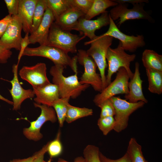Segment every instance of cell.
Wrapping results in <instances>:
<instances>
[{
	"instance_id": "obj_1",
	"label": "cell",
	"mask_w": 162,
	"mask_h": 162,
	"mask_svg": "<svg viewBox=\"0 0 162 162\" xmlns=\"http://www.w3.org/2000/svg\"><path fill=\"white\" fill-rule=\"evenodd\" d=\"M65 68L56 65L51 67L50 73L52 76V83L58 86L60 98L75 99L90 85L80 82L78 79L77 72L75 73L74 75L64 76L63 73Z\"/></svg>"
},
{
	"instance_id": "obj_2",
	"label": "cell",
	"mask_w": 162,
	"mask_h": 162,
	"mask_svg": "<svg viewBox=\"0 0 162 162\" xmlns=\"http://www.w3.org/2000/svg\"><path fill=\"white\" fill-rule=\"evenodd\" d=\"M40 56L47 58L54 65L70 67L74 73L77 72V56L71 58L68 53L56 47L48 45H43L34 48L27 47L23 56Z\"/></svg>"
},
{
	"instance_id": "obj_3",
	"label": "cell",
	"mask_w": 162,
	"mask_h": 162,
	"mask_svg": "<svg viewBox=\"0 0 162 162\" xmlns=\"http://www.w3.org/2000/svg\"><path fill=\"white\" fill-rule=\"evenodd\" d=\"M113 38L101 35L97 36L94 39L84 43L85 45L91 44L86 51L87 54L94 61L99 70L103 86V89L106 86L105 70L107 67L106 58L108 48L112 45Z\"/></svg>"
},
{
	"instance_id": "obj_4",
	"label": "cell",
	"mask_w": 162,
	"mask_h": 162,
	"mask_svg": "<svg viewBox=\"0 0 162 162\" xmlns=\"http://www.w3.org/2000/svg\"><path fill=\"white\" fill-rule=\"evenodd\" d=\"M136 57L135 54H127L122 47L120 42L116 48H108L106 56L108 64L107 73L106 76V86L111 82L112 75L121 68L126 69L130 79L132 78L134 73L130 69V64L134 61Z\"/></svg>"
},
{
	"instance_id": "obj_5",
	"label": "cell",
	"mask_w": 162,
	"mask_h": 162,
	"mask_svg": "<svg viewBox=\"0 0 162 162\" xmlns=\"http://www.w3.org/2000/svg\"><path fill=\"white\" fill-rule=\"evenodd\" d=\"M86 37L63 30L54 22L50 28L46 45L57 47L68 53H76L77 52V44Z\"/></svg>"
},
{
	"instance_id": "obj_6",
	"label": "cell",
	"mask_w": 162,
	"mask_h": 162,
	"mask_svg": "<svg viewBox=\"0 0 162 162\" xmlns=\"http://www.w3.org/2000/svg\"><path fill=\"white\" fill-rule=\"evenodd\" d=\"M76 56L77 62L84 68L80 82L91 85L95 91L100 92L103 89V83L100 74L96 72L97 66L94 61L86 51L82 49L78 50Z\"/></svg>"
},
{
	"instance_id": "obj_7",
	"label": "cell",
	"mask_w": 162,
	"mask_h": 162,
	"mask_svg": "<svg viewBox=\"0 0 162 162\" xmlns=\"http://www.w3.org/2000/svg\"><path fill=\"white\" fill-rule=\"evenodd\" d=\"M115 109V125L113 130L120 132L125 129L128 125L130 115L134 111L143 106L145 103L140 101L131 103L119 97L110 98Z\"/></svg>"
},
{
	"instance_id": "obj_8",
	"label": "cell",
	"mask_w": 162,
	"mask_h": 162,
	"mask_svg": "<svg viewBox=\"0 0 162 162\" xmlns=\"http://www.w3.org/2000/svg\"><path fill=\"white\" fill-rule=\"evenodd\" d=\"M130 77L126 69L120 68L114 80L104 88L100 93L95 95L93 100L95 104L98 106L104 101L118 94H128V87Z\"/></svg>"
},
{
	"instance_id": "obj_9",
	"label": "cell",
	"mask_w": 162,
	"mask_h": 162,
	"mask_svg": "<svg viewBox=\"0 0 162 162\" xmlns=\"http://www.w3.org/2000/svg\"><path fill=\"white\" fill-rule=\"evenodd\" d=\"M34 105L35 107L40 109L41 113L36 120L30 122V126L29 127L23 129V133L28 139L38 141L43 137V134L40 132L43 125L49 121L55 123L56 122L57 118L55 111L52 107L38 104L35 102Z\"/></svg>"
},
{
	"instance_id": "obj_10",
	"label": "cell",
	"mask_w": 162,
	"mask_h": 162,
	"mask_svg": "<svg viewBox=\"0 0 162 162\" xmlns=\"http://www.w3.org/2000/svg\"><path fill=\"white\" fill-rule=\"evenodd\" d=\"M144 4L133 5V8L130 9L128 8L127 3L118 4L110 10L109 15L114 21L119 20V27L128 20L144 19L152 21V18L143 8Z\"/></svg>"
},
{
	"instance_id": "obj_11",
	"label": "cell",
	"mask_w": 162,
	"mask_h": 162,
	"mask_svg": "<svg viewBox=\"0 0 162 162\" xmlns=\"http://www.w3.org/2000/svg\"><path fill=\"white\" fill-rule=\"evenodd\" d=\"M110 16V23L108 30L101 34L103 36H108L119 40L122 47L125 51L134 52L138 48L145 45L144 36L142 35L136 36L129 35L124 34L118 29Z\"/></svg>"
},
{
	"instance_id": "obj_12",
	"label": "cell",
	"mask_w": 162,
	"mask_h": 162,
	"mask_svg": "<svg viewBox=\"0 0 162 162\" xmlns=\"http://www.w3.org/2000/svg\"><path fill=\"white\" fill-rule=\"evenodd\" d=\"M46 69L45 63H38L32 66H23L19 74L22 79L35 88L50 82L47 76Z\"/></svg>"
},
{
	"instance_id": "obj_13",
	"label": "cell",
	"mask_w": 162,
	"mask_h": 162,
	"mask_svg": "<svg viewBox=\"0 0 162 162\" xmlns=\"http://www.w3.org/2000/svg\"><path fill=\"white\" fill-rule=\"evenodd\" d=\"M110 23L109 14L106 11L95 20H87L84 16L80 17L73 30L79 32L80 35L87 37L92 40L97 36L95 34L96 31Z\"/></svg>"
},
{
	"instance_id": "obj_14",
	"label": "cell",
	"mask_w": 162,
	"mask_h": 162,
	"mask_svg": "<svg viewBox=\"0 0 162 162\" xmlns=\"http://www.w3.org/2000/svg\"><path fill=\"white\" fill-rule=\"evenodd\" d=\"M12 17L11 21L0 39V45L8 50L14 48L20 51L22 38L21 36L22 24L17 15L12 16Z\"/></svg>"
},
{
	"instance_id": "obj_15",
	"label": "cell",
	"mask_w": 162,
	"mask_h": 162,
	"mask_svg": "<svg viewBox=\"0 0 162 162\" xmlns=\"http://www.w3.org/2000/svg\"><path fill=\"white\" fill-rule=\"evenodd\" d=\"M18 66L17 64H14L12 66L14 77L10 81L12 87L9 90L13 100V110L16 111L20 109L21 105L24 100L27 99L33 98L35 96L33 90L25 89L20 84L18 76Z\"/></svg>"
},
{
	"instance_id": "obj_16",
	"label": "cell",
	"mask_w": 162,
	"mask_h": 162,
	"mask_svg": "<svg viewBox=\"0 0 162 162\" xmlns=\"http://www.w3.org/2000/svg\"><path fill=\"white\" fill-rule=\"evenodd\" d=\"M55 20L51 11L47 8L43 19L38 27L29 36L31 44L38 43L40 45H46L50 28Z\"/></svg>"
},
{
	"instance_id": "obj_17",
	"label": "cell",
	"mask_w": 162,
	"mask_h": 162,
	"mask_svg": "<svg viewBox=\"0 0 162 162\" xmlns=\"http://www.w3.org/2000/svg\"><path fill=\"white\" fill-rule=\"evenodd\" d=\"M142 82L140 77V64L136 62L135 63V71L133 76L128 83V93L125 95L124 98L126 100L133 103L140 101L143 102L145 104L148 102L143 93Z\"/></svg>"
},
{
	"instance_id": "obj_18",
	"label": "cell",
	"mask_w": 162,
	"mask_h": 162,
	"mask_svg": "<svg viewBox=\"0 0 162 162\" xmlns=\"http://www.w3.org/2000/svg\"><path fill=\"white\" fill-rule=\"evenodd\" d=\"M33 90L36 97L35 103L52 106L54 102L60 98L58 86L50 82L35 88Z\"/></svg>"
},
{
	"instance_id": "obj_19",
	"label": "cell",
	"mask_w": 162,
	"mask_h": 162,
	"mask_svg": "<svg viewBox=\"0 0 162 162\" xmlns=\"http://www.w3.org/2000/svg\"><path fill=\"white\" fill-rule=\"evenodd\" d=\"M38 0H19L17 16L26 33H31L33 24L34 13Z\"/></svg>"
},
{
	"instance_id": "obj_20",
	"label": "cell",
	"mask_w": 162,
	"mask_h": 162,
	"mask_svg": "<svg viewBox=\"0 0 162 162\" xmlns=\"http://www.w3.org/2000/svg\"><path fill=\"white\" fill-rule=\"evenodd\" d=\"M84 16L80 11L71 7L59 16L54 22L62 29L70 31L73 30L79 19Z\"/></svg>"
},
{
	"instance_id": "obj_21",
	"label": "cell",
	"mask_w": 162,
	"mask_h": 162,
	"mask_svg": "<svg viewBox=\"0 0 162 162\" xmlns=\"http://www.w3.org/2000/svg\"><path fill=\"white\" fill-rule=\"evenodd\" d=\"M146 69L148 90L152 93L160 94L162 93V71L151 68Z\"/></svg>"
},
{
	"instance_id": "obj_22",
	"label": "cell",
	"mask_w": 162,
	"mask_h": 162,
	"mask_svg": "<svg viewBox=\"0 0 162 162\" xmlns=\"http://www.w3.org/2000/svg\"><path fill=\"white\" fill-rule=\"evenodd\" d=\"M142 60L146 68H151L162 71V56L153 50H144L142 55Z\"/></svg>"
},
{
	"instance_id": "obj_23",
	"label": "cell",
	"mask_w": 162,
	"mask_h": 162,
	"mask_svg": "<svg viewBox=\"0 0 162 162\" xmlns=\"http://www.w3.org/2000/svg\"><path fill=\"white\" fill-rule=\"evenodd\" d=\"M118 3L114 0H94L90 9L84 17L90 20L94 17L105 12L108 8L115 6Z\"/></svg>"
},
{
	"instance_id": "obj_24",
	"label": "cell",
	"mask_w": 162,
	"mask_h": 162,
	"mask_svg": "<svg viewBox=\"0 0 162 162\" xmlns=\"http://www.w3.org/2000/svg\"><path fill=\"white\" fill-rule=\"evenodd\" d=\"M93 110L91 109L86 107H79L72 106L69 104L65 121L70 123L77 119L92 115Z\"/></svg>"
},
{
	"instance_id": "obj_25",
	"label": "cell",
	"mask_w": 162,
	"mask_h": 162,
	"mask_svg": "<svg viewBox=\"0 0 162 162\" xmlns=\"http://www.w3.org/2000/svg\"><path fill=\"white\" fill-rule=\"evenodd\" d=\"M70 98H59L53 103L52 107L54 109L57 116L59 126L63 127L65 120Z\"/></svg>"
},
{
	"instance_id": "obj_26",
	"label": "cell",
	"mask_w": 162,
	"mask_h": 162,
	"mask_svg": "<svg viewBox=\"0 0 162 162\" xmlns=\"http://www.w3.org/2000/svg\"><path fill=\"white\" fill-rule=\"evenodd\" d=\"M47 8L51 11L55 20L71 8L70 0H46Z\"/></svg>"
},
{
	"instance_id": "obj_27",
	"label": "cell",
	"mask_w": 162,
	"mask_h": 162,
	"mask_svg": "<svg viewBox=\"0 0 162 162\" xmlns=\"http://www.w3.org/2000/svg\"><path fill=\"white\" fill-rule=\"evenodd\" d=\"M127 153L131 162H147L143 156L141 146L134 138L129 141Z\"/></svg>"
},
{
	"instance_id": "obj_28",
	"label": "cell",
	"mask_w": 162,
	"mask_h": 162,
	"mask_svg": "<svg viewBox=\"0 0 162 162\" xmlns=\"http://www.w3.org/2000/svg\"><path fill=\"white\" fill-rule=\"evenodd\" d=\"M47 8L46 0H38L34 13L32 28L30 34L34 32L38 27Z\"/></svg>"
},
{
	"instance_id": "obj_29",
	"label": "cell",
	"mask_w": 162,
	"mask_h": 162,
	"mask_svg": "<svg viewBox=\"0 0 162 162\" xmlns=\"http://www.w3.org/2000/svg\"><path fill=\"white\" fill-rule=\"evenodd\" d=\"M61 135V131L59 130L55 139L49 142L47 152L50 156V159L58 156L62 152L63 147L60 140Z\"/></svg>"
},
{
	"instance_id": "obj_30",
	"label": "cell",
	"mask_w": 162,
	"mask_h": 162,
	"mask_svg": "<svg viewBox=\"0 0 162 162\" xmlns=\"http://www.w3.org/2000/svg\"><path fill=\"white\" fill-rule=\"evenodd\" d=\"M115 123L113 116H109L100 117L98 120L97 124L103 134L106 135L114 129Z\"/></svg>"
},
{
	"instance_id": "obj_31",
	"label": "cell",
	"mask_w": 162,
	"mask_h": 162,
	"mask_svg": "<svg viewBox=\"0 0 162 162\" xmlns=\"http://www.w3.org/2000/svg\"><path fill=\"white\" fill-rule=\"evenodd\" d=\"M99 152L98 147L88 145L83 150L84 158L87 162H101L99 156Z\"/></svg>"
},
{
	"instance_id": "obj_32",
	"label": "cell",
	"mask_w": 162,
	"mask_h": 162,
	"mask_svg": "<svg viewBox=\"0 0 162 162\" xmlns=\"http://www.w3.org/2000/svg\"><path fill=\"white\" fill-rule=\"evenodd\" d=\"M71 7L76 8L85 16L91 8L94 0H70Z\"/></svg>"
},
{
	"instance_id": "obj_33",
	"label": "cell",
	"mask_w": 162,
	"mask_h": 162,
	"mask_svg": "<svg viewBox=\"0 0 162 162\" xmlns=\"http://www.w3.org/2000/svg\"><path fill=\"white\" fill-rule=\"evenodd\" d=\"M98 107L101 109L100 117L113 116L115 115V108L110 99L104 101Z\"/></svg>"
},
{
	"instance_id": "obj_34",
	"label": "cell",
	"mask_w": 162,
	"mask_h": 162,
	"mask_svg": "<svg viewBox=\"0 0 162 162\" xmlns=\"http://www.w3.org/2000/svg\"><path fill=\"white\" fill-rule=\"evenodd\" d=\"M9 15L11 16L17 15L19 0H4Z\"/></svg>"
},
{
	"instance_id": "obj_35",
	"label": "cell",
	"mask_w": 162,
	"mask_h": 162,
	"mask_svg": "<svg viewBox=\"0 0 162 162\" xmlns=\"http://www.w3.org/2000/svg\"><path fill=\"white\" fill-rule=\"evenodd\" d=\"M99 156L101 162H131L127 152L122 158L116 160H112L107 158L100 152Z\"/></svg>"
},
{
	"instance_id": "obj_36",
	"label": "cell",
	"mask_w": 162,
	"mask_h": 162,
	"mask_svg": "<svg viewBox=\"0 0 162 162\" xmlns=\"http://www.w3.org/2000/svg\"><path fill=\"white\" fill-rule=\"evenodd\" d=\"M12 54L10 50H8L3 46L0 45V63L5 64L11 57Z\"/></svg>"
},
{
	"instance_id": "obj_37",
	"label": "cell",
	"mask_w": 162,
	"mask_h": 162,
	"mask_svg": "<svg viewBox=\"0 0 162 162\" xmlns=\"http://www.w3.org/2000/svg\"><path fill=\"white\" fill-rule=\"evenodd\" d=\"M29 33H26L24 37L22 38L20 44V50L18 56V62L17 64L19 62L22 56V54L25 49L28 47V45L31 44L29 40Z\"/></svg>"
},
{
	"instance_id": "obj_38",
	"label": "cell",
	"mask_w": 162,
	"mask_h": 162,
	"mask_svg": "<svg viewBox=\"0 0 162 162\" xmlns=\"http://www.w3.org/2000/svg\"><path fill=\"white\" fill-rule=\"evenodd\" d=\"M12 19V16L8 14L0 20V39L4 33Z\"/></svg>"
},
{
	"instance_id": "obj_39",
	"label": "cell",
	"mask_w": 162,
	"mask_h": 162,
	"mask_svg": "<svg viewBox=\"0 0 162 162\" xmlns=\"http://www.w3.org/2000/svg\"><path fill=\"white\" fill-rule=\"evenodd\" d=\"M48 144L49 142L44 145L42 148L39 151V154L34 162H44V156L47 152V148Z\"/></svg>"
},
{
	"instance_id": "obj_40",
	"label": "cell",
	"mask_w": 162,
	"mask_h": 162,
	"mask_svg": "<svg viewBox=\"0 0 162 162\" xmlns=\"http://www.w3.org/2000/svg\"><path fill=\"white\" fill-rule=\"evenodd\" d=\"M39 153V151L36 152L33 155L28 158L24 159H16L10 160L9 162H34Z\"/></svg>"
},
{
	"instance_id": "obj_41",
	"label": "cell",
	"mask_w": 162,
	"mask_h": 162,
	"mask_svg": "<svg viewBox=\"0 0 162 162\" xmlns=\"http://www.w3.org/2000/svg\"><path fill=\"white\" fill-rule=\"evenodd\" d=\"M114 1L117 2L118 4H128V3H130L132 4L133 5L136 4L148 2V1L147 0H115Z\"/></svg>"
},
{
	"instance_id": "obj_42",
	"label": "cell",
	"mask_w": 162,
	"mask_h": 162,
	"mask_svg": "<svg viewBox=\"0 0 162 162\" xmlns=\"http://www.w3.org/2000/svg\"><path fill=\"white\" fill-rule=\"evenodd\" d=\"M58 162H71L59 158L58 161ZM87 162L86 159L84 157L82 156L78 157L76 158L74 161L73 162Z\"/></svg>"
},
{
	"instance_id": "obj_43",
	"label": "cell",
	"mask_w": 162,
	"mask_h": 162,
	"mask_svg": "<svg viewBox=\"0 0 162 162\" xmlns=\"http://www.w3.org/2000/svg\"><path fill=\"white\" fill-rule=\"evenodd\" d=\"M0 100L4 101L8 104H11V105H13V102L12 101H10L8 99L4 98L0 94Z\"/></svg>"
},
{
	"instance_id": "obj_44",
	"label": "cell",
	"mask_w": 162,
	"mask_h": 162,
	"mask_svg": "<svg viewBox=\"0 0 162 162\" xmlns=\"http://www.w3.org/2000/svg\"><path fill=\"white\" fill-rule=\"evenodd\" d=\"M51 159H50L47 162H51ZM57 162H58V161Z\"/></svg>"
},
{
	"instance_id": "obj_45",
	"label": "cell",
	"mask_w": 162,
	"mask_h": 162,
	"mask_svg": "<svg viewBox=\"0 0 162 162\" xmlns=\"http://www.w3.org/2000/svg\"><path fill=\"white\" fill-rule=\"evenodd\" d=\"M147 162H148L147 161Z\"/></svg>"
}]
</instances>
